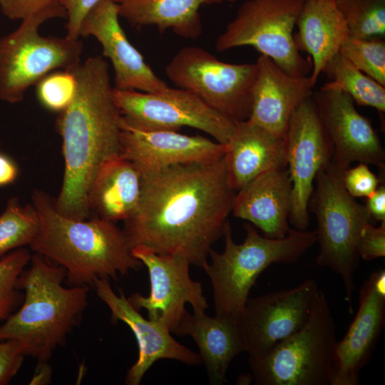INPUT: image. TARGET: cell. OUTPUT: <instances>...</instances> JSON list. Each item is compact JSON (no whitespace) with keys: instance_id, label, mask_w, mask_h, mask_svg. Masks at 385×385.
I'll return each mask as SVG.
<instances>
[{"instance_id":"6da1fadb","label":"cell","mask_w":385,"mask_h":385,"mask_svg":"<svg viewBox=\"0 0 385 385\" xmlns=\"http://www.w3.org/2000/svg\"><path fill=\"white\" fill-rule=\"evenodd\" d=\"M141 176L139 203L123 229L130 247L182 257L204 269L212 245L223 235L237 192L229 183L224 155Z\"/></svg>"},{"instance_id":"7a4b0ae2","label":"cell","mask_w":385,"mask_h":385,"mask_svg":"<svg viewBox=\"0 0 385 385\" xmlns=\"http://www.w3.org/2000/svg\"><path fill=\"white\" fill-rule=\"evenodd\" d=\"M69 70L75 76L76 91L56 120L64 170L54 205L66 217L86 220L91 214L88 195L98 170L106 160L120 155L121 115L112 97L106 61L91 56Z\"/></svg>"},{"instance_id":"3957f363","label":"cell","mask_w":385,"mask_h":385,"mask_svg":"<svg viewBox=\"0 0 385 385\" xmlns=\"http://www.w3.org/2000/svg\"><path fill=\"white\" fill-rule=\"evenodd\" d=\"M31 203L38 216V228L31 250L66 270L71 286H93L100 278L138 270L142 263L132 254L128 238L115 222L98 217L74 220L58 212L54 200L36 189Z\"/></svg>"},{"instance_id":"277c9868","label":"cell","mask_w":385,"mask_h":385,"mask_svg":"<svg viewBox=\"0 0 385 385\" xmlns=\"http://www.w3.org/2000/svg\"><path fill=\"white\" fill-rule=\"evenodd\" d=\"M30 262L16 284L25 292L22 304L0 325V342L15 339L26 356L46 363L81 322L89 287H64L66 270L40 254Z\"/></svg>"},{"instance_id":"5b68a950","label":"cell","mask_w":385,"mask_h":385,"mask_svg":"<svg viewBox=\"0 0 385 385\" xmlns=\"http://www.w3.org/2000/svg\"><path fill=\"white\" fill-rule=\"evenodd\" d=\"M245 239L237 244L227 220L224 250L212 249L211 262L203 269L212 286L215 315L237 321L265 270L274 263L296 262L317 242L315 231L291 229L285 237L274 239L261 235L251 224H245Z\"/></svg>"},{"instance_id":"8992f818","label":"cell","mask_w":385,"mask_h":385,"mask_svg":"<svg viewBox=\"0 0 385 385\" xmlns=\"http://www.w3.org/2000/svg\"><path fill=\"white\" fill-rule=\"evenodd\" d=\"M336 324L324 292L319 289L309 319L298 332L265 354L249 357L257 385H332L337 344Z\"/></svg>"},{"instance_id":"52a82bcc","label":"cell","mask_w":385,"mask_h":385,"mask_svg":"<svg viewBox=\"0 0 385 385\" xmlns=\"http://www.w3.org/2000/svg\"><path fill=\"white\" fill-rule=\"evenodd\" d=\"M58 17H66L61 5L26 17L14 31L0 37V100L19 103L48 73L81 62L82 41L40 34L45 21Z\"/></svg>"},{"instance_id":"ba28073f","label":"cell","mask_w":385,"mask_h":385,"mask_svg":"<svg viewBox=\"0 0 385 385\" xmlns=\"http://www.w3.org/2000/svg\"><path fill=\"white\" fill-rule=\"evenodd\" d=\"M344 171L332 161L322 168L316 176V187L310 199L317 222V264L329 268L340 277L346 299L350 302L360 258L357 242L371 216L366 205L357 202L346 190Z\"/></svg>"},{"instance_id":"9c48e42d","label":"cell","mask_w":385,"mask_h":385,"mask_svg":"<svg viewBox=\"0 0 385 385\" xmlns=\"http://www.w3.org/2000/svg\"><path fill=\"white\" fill-rule=\"evenodd\" d=\"M304 0H246L218 36L215 46L222 52L240 46L253 47L292 76H307L309 56L297 49L293 31Z\"/></svg>"},{"instance_id":"30bf717a","label":"cell","mask_w":385,"mask_h":385,"mask_svg":"<svg viewBox=\"0 0 385 385\" xmlns=\"http://www.w3.org/2000/svg\"><path fill=\"white\" fill-rule=\"evenodd\" d=\"M257 63H230L198 46L180 48L165 67L177 88L189 91L235 122L250 117Z\"/></svg>"},{"instance_id":"8fae6325","label":"cell","mask_w":385,"mask_h":385,"mask_svg":"<svg viewBox=\"0 0 385 385\" xmlns=\"http://www.w3.org/2000/svg\"><path fill=\"white\" fill-rule=\"evenodd\" d=\"M112 97L123 121L142 130H200L226 144L236 122L212 109L192 92L168 87L158 92L113 87Z\"/></svg>"},{"instance_id":"7c38bea8","label":"cell","mask_w":385,"mask_h":385,"mask_svg":"<svg viewBox=\"0 0 385 385\" xmlns=\"http://www.w3.org/2000/svg\"><path fill=\"white\" fill-rule=\"evenodd\" d=\"M285 158L292 182L289 222L298 230L309 224V203L318 172L332 160L333 147L310 96L293 112L284 135Z\"/></svg>"},{"instance_id":"4fadbf2b","label":"cell","mask_w":385,"mask_h":385,"mask_svg":"<svg viewBox=\"0 0 385 385\" xmlns=\"http://www.w3.org/2000/svg\"><path fill=\"white\" fill-rule=\"evenodd\" d=\"M131 251L147 267L150 285L148 296L137 292L128 298L135 309H145L149 319L176 334L188 312L185 304L192 307L193 312H205L208 308L201 283L190 277V264L186 259L158 254L143 245L135 246Z\"/></svg>"},{"instance_id":"5bb4252c","label":"cell","mask_w":385,"mask_h":385,"mask_svg":"<svg viewBox=\"0 0 385 385\" xmlns=\"http://www.w3.org/2000/svg\"><path fill=\"white\" fill-rule=\"evenodd\" d=\"M319 289L317 282L309 279L292 288L249 298L237 319L249 357L265 354L301 329Z\"/></svg>"},{"instance_id":"9a60e30c","label":"cell","mask_w":385,"mask_h":385,"mask_svg":"<svg viewBox=\"0 0 385 385\" xmlns=\"http://www.w3.org/2000/svg\"><path fill=\"white\" fill-rule=\"evenodd\" d=\"M312 99L333 147L332 162L345 170L353 162L384 167L385 153L370 120L346 93L322 87Z\"/></svg>"},{"instance_id":"2e32d148","label":"cell","mask_w":385,"mask_h":385,"mask_svg":"<svg viewBox=\"0 0 385 385\" xmlns=\"http://www.w3.org/2000/svg\"><path fill=\"white\" fill-rule=\"evenodd\" d=\"M119 17L115 1L103 0L84 18L80 36H93L101 43L103 54L110 60L114 71V88L143 92L165 90L169 86L128 41Z\"/></svg>"},{"instance_id":"e0dca14e","label":"cell","mask_w":385,"mask_h":385,"mask_svg":"<svg viewBox=\"0 0 385 385\" xmlns=\"http://www.w3.org/2000/svg\"><path fill=\"white\" fill-rule=\"evenodd\" d=\"M93 287L98 297L108 307L112 322L125 323L136 339L138 357L127 372L126 384H140L145 374L158 360L173 359L187 365L201 364L199 354L177 342L164 326L144 318L121 289H118V294L113 290L109 279H98Z\"/></svg>"},{"instance_id":"ac0fdd59","label":"cell","mask_w":385,"mask_h":385,"mask_svg":"<svg viewBox=\"0 0 385 385\" xmlns=\"http://www.w3.org/2000/svg\"><path fill=\"white\" fill-rule=\"evenodd\" d=\"M359 306L344 338L337 342L332 385H358L361 369L376 346L385 322V272L380 270L364 281Z\"/></svg>"},{"instance_id":"d6986e66","label":"cell","mask_w":385,"mask_h":385,"mask_svg":"<svg viewBox=\"0 0 385 385\" xmlns=\"http://www.w3.org/2000/svg\"><path fill=\"white\" fill-rule=\"evenodd\" d=\"M120 155L140 173L171 165L209 163L223 157L225 144L201 135L172 130H142L125 123L121 117Z\"/></svg>"},{"instance_id":"ffe728a7","label":"cell","mask_w":385,"mask_h":385,"mask_svg":"<svg viewBox=\"0 0 385 385\" xmlns=\"http://www.w3.org/2000/svg\"><path fill=\"white\" fill-rule=\"evenodd\" d=\"M252 104L247 120L284 138L294 110L312 96L316 82L310 76H292L266 56L257 59Z\"/></svg>"},{"instance_id":"44dd1931","label":"cell","mask_w":385,"mask_h":385,"mask_svg":"<svg viewBox=\"0 0 385 385\" xmlns=\"http://www.w3.org/2000/svg\"><path fill=\"white\" fill-rule=\"evenodd\" d=\"M292 182L287 166L268 170L236 192L232 213L260 229L265 237H285L291 230Z\"/></svg>"},{"instance_id":"7402d4cb","label":"cell","mask_w":385,"mask_h":385,"mask_svg":"<svg viewBox=\"0 0 385 385\" xmlns=\"http://www.w3.org/2000/svg\"><path fill=\"white\" fill-rule=\"evenodd\" d=\"M224 160L229 183L237 192L262 173L287 166L284 138L247 120L236 122Z\"/></svg>"},{"instance_id":"603a6c76","label":"cell","mask_w":385,"mask_h":385,"mask_svg":"<svg viewBox=\"0 0 385 385\" xmlns=\"http://www.w3.org/2000/svg\"><path fill=\"white\" fill-rule=\"evenodd\" d=\"M176 335H190L196 343L209 381L221 385L232 359L245 351L244 342L237 320L193 312L185 316Z\"/></svg>"},{"instance_id":"cb8c5ba5","label":"cell","mask_w":385,"mask_h":385,"mask_svg":"<svg viewBox=\"0 0 385 385\" xmlns=\"http://www.w3.org/2000/svg\"><path fill=\"white\" fill-rule=\"evenodd\" d=\"M296 26L295 44L311 58L310 76L317 83L349 36L346 24L334 1L304 0Z\"/></svg>"},{"instance_id":"d4e9b609","label":"cell","mask_w":385,"mask_h":385,"mask_svg":"<svg viewBox=\"0 0 385 385\" xmlns=\"http://www.w3.org/2000/svg\"><path fill=\"white\" fill-rule=\"evenodd\" d=\"M142 176L129 160L120 155L106 160L92 183L88 205L96 217L115 222L126 220L140 201Z\"/></svg>"},{"instance_id":"484cf974","label":"cell","mask_w":385,"mask_h":385,"mask_svg":"<svg viewBox=\"0 0 385 385\" xmlns=\"http://www.w3.org/2000/svg\"><path fill=\"white\" fill-rule=\"evenodd\" d=\"M118 15L140 29L154 26L161 33L171 29L178 36L197 39L202 32L200 8L234 3L236 0H113Z\"/></svg>"},{"instance_id":"4316f807","label":"cell","mask_w":385,"mask_h":385,"mask_svg":"<svg viewBox=\"0 0 385 385\" xmlns=\"http://www.w3.org/2000/svg\"><path fill=\"white\" fill-rule=\"evenodd\" d=\"M330 81L322 87L340 90L358 105L385 111V86L353 66L340 52L329 62L324 71Z\"/></svg>"},{"instance_id":"83f0119b","label":"cell","mask_w":385,"mask_h":385,"mask_svg":"<svg viewBox=\"0 0 385 385\" xmlns=\"http://www.w3.org/2000/svg\"><path fill=\"white\" fill-rule=\"evenodd\" d=\"M38 216L33 204L22 205L16 197L7 200L0 215V257L30 245L38 228Z\"/></svg>"},{"instance_id":"f1b7e54d","label":"cell","mask_w":385,"mask_h":385,"mask_svg":"<svg viewBox=\"0 0 385 385\" xmlns=\"http://www.w3.org/2000/svg\"><path fill=\"white\" fill-rule=\"evenodd\" d=\"M346 24L349 36L384 38L385 0H336Z\"/></svg>"},{"instance_id":"f546056e","label":"cell","mask_w":385,"mask_h":385,"mask_svg":"<svg viewBox=\"0 0 385 385\" xmlns=\"http://www.w3.org/2000/svg\"><path fill=\"white\" fill-rule=\"evenodd\" d=\"M339 52L356 68L385 86V41L384 38L348 36Z\"/></svg>"},{"instance_id":"4dcf8cb0","label":"cell","mask_w":385,"mask_h":385,"mask_svg":"<svg viewBox=\"0 0 385 385\" xmlns=\"http://www.w3.org/2000/svg\"><path fill=\"white\" fill-rule=\"evenodd\" d=\"M31 257L30 251L25 247L0 257V321L7 319L24 300V296L16 284Z\"/></svg>"},{"instance_id":"1f68e13d","label":"cell","mask_w":385,"mask_h":385,"mask_svg":"<svg viewBox=\"0 0 385 385\" xmlns=\"http://www.w3.org/2000/svg\"><path fill=\"white\" fill-rule=\"evenodd\" d=\"M39 103L46 110L60 113L73 101L76 81L69 70H56L43 77L36 85Z\"/></svg>"},{"instance_id":"d6a6232c","label":"cell","mask_w":385,"mask_h":385,"mask_svg":"<svg viewBox=\"0 0 385 385\" xmlns=\"http://www.w3.org/2000/svg\"><path fill=\"white\" fill-rule=\"evenodd\" d=\"M343 183L347 192L353 197H369L380 185V180L369 169L368 164L359 163L344 171Z\"/></svg>"},{"instance_id":"836d02e7","label":"cell","mask_w":385,"mask_h":385,"mask_svg":"<svg viewBox=\"0 0 385 385\" xmlns=\"http://www.w3.org/2000/svg\"><path fill=\"white\" fill-rule=\"evenodd\" d=\"M357 252L360 258L371 261L385 256V221L379 227L370 222L362 227L358 242Z\"/></svg>"},{"instance_id":"e575fe53","label":"cell","mask_w":385,"mask_h":385,"mask_svg":"<svg viewBox=\"0 0 385 385\" xmlns=\"http://www.w3.org/2000/svg\"><path fill=\"white\" fill-rule=\"evenodd\" d=\"M25 356L18 341L11 339L0 342V385L9 384L16 375Z\"/></svg>"},{"instance_id":"d590c367","label":"cell","mask_w":385,"mask_h":385,"mask_svg":"<svg viewBox=\"0 0 385 385\" xmlns=\"http://www.w3.org/2000/svg\"><path fill=\"white\" fill-rule=\"evenodd\" d=\"M61 5L60 0H0V9L11 20H20L41 11Z\"/></svg>"},{"instance_id":"8d00e7d4","label":"cell","mask_w":385,"mask_h":385,"mask_svg":"<svg viewBox=\"0 0 385 385\" xmlns=\"http://www.w3.org/2000/svg\"><path fill=\"white\" fill-rule=\"evenodd\" d=\"M103 0H60L67 18L66 36L76 40L80 37V28L86 15Z\"/></svg>"},{"instance_id":"74e56055","label":"cell","mask_w":385,"mask_h":385,"mask_svg":"<svg viewBox=\"0 0 385 385\" xmlns=\"http://www.w3.org/2000/svg\"><path fill=\"white\" fill-rule=\"evenodd\" d=\"M19 175L16 161L0 150V188L13 184Z\"/></svg>"},{"instance_id":"f35d334b","label":"cell","mask_w":385,"mask_h":385,"mask_svg":"<svg viewBox=\"0 0 385 385\" xmlns=\"http://www.w3.org/2000/svg\"><path fill=\"white\" fill-rule=\"evenodd\" d=\"M366 207L373 217L380 222L385 221V186L379 185L376 190L367 197Z\"/></svg>"},{"instance_id":"ab89813d","label":"cell","mask_w":385,"mask_h":385,"mask_svg":"<svg viewBox=\"0 0 385 385\" xmlns=\"http://www.w3.org/2000/svg\"><path fill=\"white\" fill-rule=\"evenodd\" d=\"M321 1H335L336 0H321Z\"/></svg>"}]
</instances>
